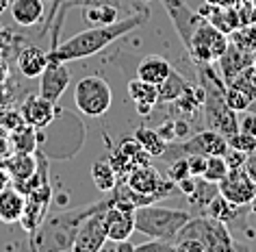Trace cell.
Instances as JSON below:
<instances>
[{
	"mask_svg": "<svg viewBox=\"0 0 256 252\" xmlns=\"http://www.w3.org/2000/svg\"><path fill=\"white\" fill-rule=\"evenodd\" d=\"M82 20L89 27H106L120 20V7L115 5H94V7H82Z\"/></svg>",
	"mask_w": 256,
	"mask_h": 252,
	"instance_id": "cell-23",
	"label": "cell"
},
{
	"mask_svg": "<svg viewBox=\"0 0 256 252\" xmlns=\"http://www.w3.org/2000/svg\"><path fill=\"white\" fill-rule=\"evenodd\" d=\"M172 63L161 55H146L142 61L137 63V79H142L152 85H161L172 72Z\"/></svg>",
	"mask_w": 256,
	"mask_h": 252,
	"instance_id": "cell-17",
	"label": "cell"
},
{
	"mask_svg": "<svg viewBox=\"0 0 256 252\" xmlns=\"http://www.w3.org/2000/svg\"><path fill=\"white\" fill-rule=\"evenodd\" d=\"M217 189H220V193L228 200L230 204L246 206V204H250V200L254 198L256 185H254V180L246 174L243 167H234V170H230L226 176L217 183Z\"/></svg>",
	"mask_w": 256,
	"mask_h": 252,
	"instance_id": "cell-10",
	"label": "cell"
},
{
	"mask_svg": "<svg viewBox=\"0 0 256 252\" xmlns=\"http://www.w3.org/2000/svg\"><path fill=\"white\" fill-rule=\"evenodd\" d=\"M180 239L198 241L204 252H226V250L246 248V245L236 243L232 239L226 222H220V219L210 217L206 213H202V215H198V217H191L189 222L178 230L174 241H180Z\"/></svg>",
	"mask_w": 256,
	"mask_h": 252,
	"instance_id": "cell-4",
	"label": "cell"
},
{
	"mask_svg": "<svg viewBox=\"0 0 256 252\" xmlns=\"http://www.w3.org/2000/svg\"><path fill=\"white\" fill-rule=\"evenodd\" d=\"M246 113L248 115H243V118L239 120V131L256 137V113H252V111H246Z\"/></svg>",
	"mask_w": 256,
	"mask_h": 252,
	"instance_id": "cell-39",
	"label": "cell"
},
{
	"mask_svg": "<svg viewBox=\"0 0 256 252\" xmlns=\"http://www.w3.org/2000/svg\"><path fill=\"white\" fill-rule=\"evenodd\" d=\"M191 217L194 215L184 209H168V206L146 204L135 209V230H139L146 237L163 239V241L174 243L178 230Z\"/></svg>",
	"mask_w": 256,
	"mask_h": 252,
	"instance_id": "cell-3",
	"label": "cell"
},
{
	"mask_svg": "<svg viewBox=\"0 0 256 252\" xmlns=\"http://www.w3.org/2000/svg\"><path fill=\"white\" fill-rule=\"evenodd\" d=\"M128 96H130L135 111L139 115H150L152 109L158 105V89L152 83H146L142 79H132L128 83Z\"/></svg>",
	"mask_w": 256,
	"mask_h": 252,
	"instance_id": "cell-15",
	"label": "cell"
},
{
	"mask_svg": "<svg viewBox=\"0 0 256 252\" xmlns=\"http://www.w3.org/2000/svg\"><path fill=\"white\" fill-rule=\"evenodd\" d=\"M156 131H158V135H161L165 141H168V144H170V141H176V135H174V118L165 120L163 124L156 128Z\"/></svg>",
	"mask_w": 256,
	"mask_h": 252,
	"instance_id": "cell-41",
	"label": "cell"
},
{
	"mask_svg": "<svg viewBox=\"0 0 256 252\" xmlns=\"http://www.w3.org/2000/svg\"><path fill=\"white\" fill-rule=\"evenodd\" d=\"M174 135H176V141H182L191 135V126L184 118H174Z\"/></svg>",
	"mask_w": 256,
	"mask_h": 252,
	"instance_id": "cell-40",
	"label": "cell"
},
{
	"mask_svg": "<svg viewBox=\"0 0 256 252\" xmlns=\"http://www.w3.org/2000/svg\"><path fill=\"white\" fill-rule=\"evenodd\" d=\"M9 11L16 24H20L24 29L37 27L40 22H44L46 16V3L44 0H11Z\"/></svg>",
	"mask_w": 256,
	"mask_h": 252,
	"instance_id": "cell-14",
	"label": "cell"
},
{
	"mask_svg": "<svg viewBox=\"0 0 256 252\" xmlns=\"http://www.w3.org/2000/svg\"><path fill=\"white\" fill-rule=\"evenodd\" d=\"M16 152H35L40 146V128H33L28 124H20L14 128V137H11Z\"/></svg>",
	"mask_w": 256,
	"mask_h": 252,
	"instance_id": "cell-25",
	"label": "cell"
},
{
	"mask_svg": "<svg viewBox=\"0 0 256 252\" xmlns=\"http://www.w3.org/2000/svg\"><path fill=\"white\" fill-rule=\"evenodd\" d=\"M148 20H150V11L137 9L118 22L106 24V27H89L85 31H80V33H76L74 37H70V40L59 42L54 48H50L48 59L70 63V61L94 57V55H98L100 50H104L111 46V44H115L120 37H124L130 33V31L144 27Z\"/></svg>",
	"mask_w": 256,
	"mask_h": 252,
	"instance_id": "cell-1",
	"label": "cell"
},
{
	"mask_svg": "<svg viewBox=\"0 0 256 252\" xmlns=\"http://www.w3.org/2000/svg\"><path fill=\"white\" fill-rule=\"evenodd\" d=\"M161 3H163L165 11H168L172 24H174L178 37H180L184 50H187L191 46L196 29L200 27L202 20H204V16L200 11H194L184 0H161Z\"/></svg>",
	"mask_w": 256,
	"mask_h": 252,
	"instance_id": "cell-8",
	"label": "cell"
},
{
	"mask_svg": "<svg viewBox=\"0 0 256 252\" xmlns=\"http://www.w3.org/2000/svg\"><path fill=\"white\" fill-rule=\"evenodd\" d=\"M132 137L142 144V148L150 154V157H156V159H161L163 152H165V148H168V141L158 135L156 128L139 126V128H135V135H132Z\"/></svg>",
	"mask_w": 256,
	"mask_h": 252,
	"instance_id": "cell-24",
	"label": "cell"
},
{
	"mask_svg": "<svg viewBox=\"0 0 256 252\" xmlns=\"http://www.w3.org/2000/svg\"><path fill=\"white\" fill-rule=\"evenodd\" d=\"M68 85H70V72L66 63L48 59V66L40 76V94L52 102H59Z\"/></svg>",
	"mask_w": 256,
	"mask_h": 252,
	"instance_id": "cell-13",
	"label": "cell"
},
{
	"mask_svg": "<svg viewBox=\"0 0 256 252\" xmlns=\"http://www.w3.org/2000/svg\"><path fill=\"white\" fill-rule=\"evenodd\" d=\"M248 111H252V113H256V98L252 100V105H250V109H248Z\"/></svg>",
	"mask_w": 256,
	"mask_h": 252,
	"instance_id": "cell-47",
	"label": "cell"
},
{
	"mask_svg": "<svg viewBox=\"0 0 256 252\" xmlns=\"http://www.w3.org/2000/svg\"><path fill=\"white\" fill-rule=\"evenodd\" d=\"M7 170L9 178L14 180H26L35 174L37 170V150L35 152H16L14 157L7 159V165H2Z\"/></svg>",
	"mask_w": 256,
	"mask_h": 252,
	"instance_id": "cell-19",
	"label": "cell"
},
{
	"mask_svg": "<svg viewBox=\"0 0 256 252\" xmlns=\"http://www.w3.org/2000/svg\"><path fill=\"white\" fill-rule=\"evenodd\" d=\"M118 148L132 161V165H142V163H148V161H150V154L144 150L142 144H139L135 137H124L120 141Z\"/></svg>",
	"mask_w": 256,
	"mask_h": 252,
	"instance_id": "cell-31",
	"label": "cell"
},
{
	"mask_svg": "<svg viewBox=\"0 0 256 252\" xmlns=\"http://www.w3.org/2000/svg\"><path fill=\"white\" fill-rule=\"evenodd\" d=\"M217 191H220V189H217V183H210V180L202 178V176H198L196 189L189 193L187 200H189V204L194 206V209H198V211H202V213H204L206 204L210 202V198H213Z\"/></svg>",
	"mask_w": 256,
	"mask_h": 252,
	"instance_id": "cell-27",
	"label": "cell"
},
{
	"mask_svg": "<svg viewBox=\"0 0 256 252\" xmlns=\"http://www.w3.org/2000/svg\"><path fill=\"white\" fill-rule=\"evenodd\" d=\"M4 9H9V0H0V14H2Z\"/></svg>",
	"mask_w": 256,
	"mask_h": 252,
	"instance_id": "cell-46",
	"label": "cell"
},
{
	"mask_svg": "<svg viewBox=\"0 0 256 252\" xmlns=\"http://www.w3.org/2000/svg\"><path fill=\"white\" fill-rule=\"evenodd\" d=\"M243 170H246V174H248V176L254 180V185H256V152L248 154L246 163H243Z\"/></svg>",
	"mask_w": 256,
	"mask_h": 252,
	"instance_id": "cell-42",
	"label": "cell"
},
{
	"mask_svg": "<svg viewBox=\"0 0 256 252\" xmlns=\"http://www.w3.org/2000/svg\"><path fill=\"white\" fill-rule=\"evenodd\" d=\"M228 172H230V167L226 163V159L222 154H210V157H206V167H204L202 178L210 180V183H220Z\"/></svg>",
	"mask_w": 256,
	"mask_h": 252,
	"instance_id": "cell-30",
	"label": "cell"
},
{
	"mask_svg": "<svg viewBox=\"0 0 256 252\" xmlns=\"http://www.w3.org/2000/svg\"><path fill=\"white\" fill-rule=\"evenodd\" d=\"M126 185L130 189H135L137 193H146V196H154L156 200H163L165 196H170L172 191H176V183L172 178H163L161 172L154 165L142 163L135 165L130 172L124 176Z\"/></svg>",
	"mask_w": 256,
	"mask_h": 252,
	"instance_id": "cell-7",
	"label": "cell"
},
{
	"mask_svg": "<svg viewBox=\"0 0 256 252\" xmlns=\"http://www.w3.org/2000/svg\"><path fill=\"white\" fill-rule=\"evenodd\" d=\"M104 226H106V237L113 241L122 239H130L135 230V209L122 202H113L104 209Z\"/></svg>",
	"mask_w": 256,
	"mask_h": 252,
	"instance_id": "cell-12",
	"label": "cell"
},
{
	"mask_svg": "<svg viewBox=\"0 0 256 252\" xmlns=\"http://www.w3.org/2000/svg\"><path fill=\"white\" fill-rule=\"evenodd\" d=\"M59 113H61L59 102H52V100L44 98L42 94L28 96V98L22 102V109H20V115H22L24 124H28L33 128H40V131H44L46 126L52 124V122L59 118Z\"/></svg>",
	"mask_w": 256,
	"mask_h": 252,
	"instance_id": "cell-11",
	"label": "cell"
},
{
	"mask_svg": "<svg viewBox=\"0 0 256 252\" xmlns=\"http://www.w3.org/2000/svg\"><path fill=\"white\" fill-rule=\"evenodd\" d=\"M191 83H187L182 79V74L178 70H172L170 76L165 79L161 85H156L158 89V105H168V102H174L176 98H180Z\"/></svg>",
	"mask_w": 256,
	"mask_h": 252,
	"instance_id": "cell-22",
	"label": "cell"
},
{
	"mask_svg": "<svg viewBox=\"0 0 256 252\" xmlns=\"http://www.w3.org/2000/svg\"><path fill=\"white\" fill-rule=\"evenodd\" d=\"M228 146L236 148V150H241L246 154H252V152H256V137H254V135L236 131L234 135H230V137H228Z\"/></svg>",
	"mask_w": 256,
	"mask_h": 252,
	"instance_id": "cell-32",
	"label": "cell"
},
{
	"mask_svg": "<svg viewBox=\"0 0 256 252\" xmlns=\"http://www.w3.org/2000/svg\"><path fill=\"white\" fill-rule=\"evenodd\" d=\"M184 176H191L189 174V163H187V157H176L170 161V170H168V178H172L174 183H178L180 178Z\"/></svg>",
	"mask_w": 256,
	"mask_h": 252,
	"instance_id": "cell-34",
	"label": "cell"
},
{
	"mask_svg": "<svg viewBox=\"0 0 256 252\" xmlns=\"http://www.w3.org/2000/svg\"><path fill=\"white\" fill-rule=\"evenodd\" d=\"M204 213L210 217H215V219H220V222H232V219L236 217V206L234 204H230L226 198L222 196L220 191L215 193L213 198H210V202L206 204V209H204Z\"/></svg>",
	"mask_w": 256,
	"mask_h": 252,
	"instance_id": "cell-28",
	"label": "cell"
},
{
	"mask_svg": "<svg viewBox=\"0 0 256 252\" xmlns=\"http://www.w3.org/2000/svg\"><path fill=\"white\" fill-rule=\"evenodd\" d=\"M108 163L113 165V170H115V174H118L120 178H124L126 174L130 172L132 167H135V165H132V161L128 159L126 154L120 150V148H115V150H111V154H108Z\"/></svg>",
	"mask_w": 256,
	"mask_h": 252,
	"instance_id": "cell-33",
	"label": "cell"
},
{
	"mask_svg": "<svg viewBox=\"0 0 256 252\" xmlns=\"http://www.w3.org/2000/svg\"><path fill=\"white\" fill-rule=\"evenodd\" d=\"M108 204H113V198L100 200V202L87 204V206H76V209H66L54 215H46L35 235L28 239L30 250H59L70 252L74 245V237L78 230L80 222L87 215L96 211H104Z\"/></svg>",
	"mask_w": 256,
	"mask_h": 252,
	"instance_id": "cell-2",
	"label": "cell"
},
{
	"mask_svg": "<svg viewBox=\"0 0 256 252\" xmlns=\"http://www.w3.org/2000/svg\"><path fill=\"white\" fill-rule=\"evenodd\" d=\"M46 66H48V50H44L40 46H26L18 55V70L28 81L40 79Z\"/></svg>",
	"mask_w": 256,
	"mask_h": 252,
	"instance_id": "cell-16",
	"label": "cell"
},
{
	"mask_svg": "<svg viewBox=\"0 0 256 252\" xmlns=\"http://www.w3.org/2000/svg\"><path fill=\"white\" fill-rule=\"evenodd\" d=\"M59 7H61V0H50V7H48V11H46V16H44V27H42V31H40V35H46L48 31H50V27H52V22H54V18H56V11H59Z\"/></svg>",
	"mask_w": 256,
	"mask_h": 252,
	"instance_id": "cell-38",
	"label": "cell"
},
{
	"mask_svg": "<svg viewBox=\"0 0 256 252\" xmlns=\"http://www.w3.org/2000/svg\"><path fill=\"white\" fill-rule=\"evenodd\" d=\"M224 159H226V163H228L230 170H234V167H243V163H246V159H248V154L241 152V150H236V148H230L228 146V150H226V154H224Z\"/></svg>",
	"mask_w": 256,
	"mask_h": 252,
	"instance_id": "cell-37",
	"label": "cell"
},
{
	"mask_svg": "<svg viewBox=\"0 0 256 252\" xmlns=\"http://www.w3.org/2000/svg\"><path fill=\"white\" fill-rule=\"evenodd\" d=\"M118 174H115L113 170V165L108 163V159H100V161H96V163L92 165V180H94V185L98 187L100 191H113V187L115 183H118Z\"/></svg>",
	"mask_w": 256,
	"mask_h": 252,
	"instance_id": "cell-26",
	"label": "cell"
},
{
	"mask_svg": "<svg viewBox=\"0 0 256 252\" xmlns=\"http://www.w3.org/2000/svg\"><path fill=\"white\" fill-rule=\"evenodd\" d=\"M74 102L85 118H102L113 105V92L102 76L89 74L76 83Z\"/></svg>",
	"mask_w": 256,
	"mask_h": 252,
	"instance_id": "cell-5",
	"label": "cell"
},
{
	"mask_svg": "<svg viewBox=\"0 0 256 252\" xmlns=\"http://www.w3.org/2000/svg\"><path fill=\"white\" fill-rule=\"evenodd\" d=\"M142 3H150V0H142Z\"/></svg>",
	"mask_w": 256,
	"mask_h": 252,
	"instance_id": "cell-48",
	"label": "cell"
},
{
	"mask_svg": "<svg viewBox=\"0 0 256 252\" xmlns=\"http://www.w3.org/2000/svg\"><path fill=\"white\" fill-rule=\"evenodd\" d=\"M230 46L228 35L222 33L217 27H213L206 18L202 20V24L196 29L191 46L187 48V55L191 57V61H202V63H215L220 61V57L226 53V48Z\"/></svg>",
	"mask_w": 256,
	"mask_h": 252,
	"instance_id": "cell-6",
	"label": "cell"
},
{
	"mask_svg": "<svg viewBox=\"0 0 256 252\" xmlns=\"http://www.w3.org/2000/svg\"><path fill=\"white\" fill-rule=\"evenodd\" d=\"M250 66V57L243 53L241 46L234 48V46H228L226 53L220 57V68H222V79L230 83L236 74H241L243 70Z\"/></svg>",
	"mask_w": 256,
	"mask_h": 252,
	"instance_id": "cell-20",
	"label": "cell"
},
{
	"mask_svg": "<svg viewBox=\"0 0 256 252\" xmlns=\"http://www.w3.org/2000/svg\"><path fill=\"white\" fill-rule=\"evenodd\" d=\"M250 211H252V215H256V193H254V198L250 200Z\"/></svg>",
	"mask_w": 256,
	"mask_h": 252,
	"instance_id": "cell-45",
	"label": "cell"
},
{
	"mask_svg": "<svg viewBox=\"0 0 256 252\" xmlns=\"http://www.w3.org/2000/svg\"><path fill=\"white\" fill-rule=\"evenodd\" d=\"M94 5H115V7H120V9L137 11V7H132V0H61L56 18H66L68 11L74 7H94Z\"/></svg>",
	"mask_w": 256,
	"mask_h": 252,
	"instance_id": "cell-29",
	"label": "cell"
},
{
	"mask_svg": "<svg viewBox=\"0 0 256 252\" xmlns=\"http://www.w3.org/2000/svg\"><path fill=\"white\" fill-rule=\"evenodd\" d=\"M26 196L18 187H4L0 191V222L2 224H18L24 213Z\"/></svg>",
	"mask_w": 256,
	"mask_h": 252,
	"instance_id": "cell-18",
	"label": "cell"
},
{
	"mask_svg": "<svg viewBox=\"0 0 256 252\" xmlns=\"http://www.w3.org/2000/svg\"><path fill=\"white\" fill-rule=\"evenodd\" d=\"M135 245H137V243H132L130 239H122V241H113V239H106L100 252H122V250L132 252V250H135Z\"/></svg>",
	"mask_w": 256,
	"mask_h": 252,
	"instance_id": "cell-36",
	"label": "cell"
},
{
	"mask_svg": "<svg viewBox=\"0 0 256 252\" xmlns=\"http://www.w3.org/2000/svg\"><path fill=\"white\" fill-rule=\"evenodd\" d=\"M200 14L226 35L232 33L241 22L239 16H236V9H228V7H200Z\"/></svg>",
	"mask_w": 256,
	"mask_h": 252,
	"instance_id": "cell-21",
	"label": "cell"
},
{
	"mask_svg": "<svg viewBox=\"0 0 256 252\" xmlns=\"http://www.w3.org/2000/svg\"><path fill=\"white\" fill-rule=\"evenodd\" d=\"M68 200H70V196H68V193H59V196H56V204H68Z\"/></svg>",
	"mask_w": 256,
	"mask_h": 252,
	"instance_id": "cell-44",
	"label": "cell"
},
{
	"mask_svg": "<svg viewBox=\"0 0 256 252\" xmlns=\"http://www.w3.org/2000/svg\"><path fill=\"white\" fill-rule=\"evenodd\" d=\"M106 226H104V211H96L80 222L74 237L72 252H100L106 241Z\"/></svg>",
	"mask_w": 256,
	"mask_h": 252,
	"instance_id": "cell-9",
	"label": "cell"
},
{
	"mask_svg": "<svg viewBox=\"0 0 256 252\" xmlns=\"http://www.w3.org/2000/svg\"><path fill=\"white\" fill-rule=\"evenodd\" d=\"M9 174H7V170H4V167L2 165H0V191H2L4 189V187H7L9 185Z\"/></svg>",
	"mask_w": 256,
	"mask_h": 252,
	"instance_id": "cell-43",
	"label": "cell"
},
{
	"mask_svg": "<svg viewBox=\"0 0 256 252\" xmlns=\"http://www.w3.org/2000/svg\"><path fill=\"white\" fill-rule=\"evenodd\" d=\"M184 157H187L191 176H202L204 167H206V157H202V154H184Z\"/></svg>",
	"mask_w": 256,
	"mask_h": 252,
	"instance_id": "cell-35",
	"label": "cell"
}]
</instances>
